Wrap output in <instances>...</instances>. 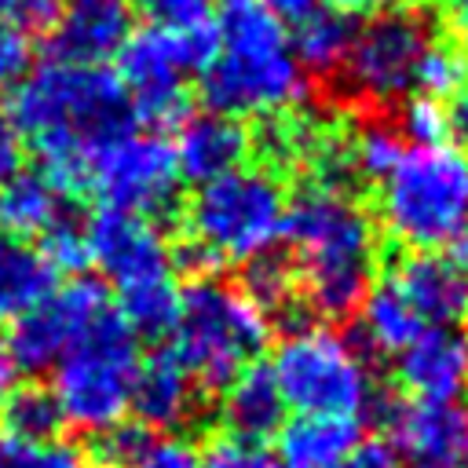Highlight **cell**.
<instances>
[{"label": "cell", "mask_w": 468, "mask_h": 468, "mask_svg": "<svg viewBox=\"0 0 468 468\" xmlns=\"http://www.w3.org/2000/svg\"><path fill=\"white\" fill-rule=\"evenodd\" d=\"M205 468H285L282 457L263 442V439H245L219 431L205 450H201Z\"/></svg>", "instance_id": "cell-31"}, {"label": "cell", "mask_w": 468, "mask_h": 468, "mask_svg": "<svg viewBox=\"0 0 468 468\" xmlns=\"http://www.w3.org/2000/svg\"><path fill=\"white\" fill-rule=\"evenodd\" d=\"M132 33L124 0H73L51 26V51L66 62H106Z\"/></svg>", "instance_id": "cell-18"}, {"label": "cell", "mask_w": 468, "mask_h": 468, "mask_svg": "<svg viewBox=\"0 0 468 468\" xmlns=\"http://www.w3.org/2000/svg\"><path fill=\"white\" fill-rule=\"evenodd\" d=\"M62 428L55 399L48 395V388H11L7 395H0V431L15 435V439H55V431Z\"/></svg>", "instance_id": "cell-28"}, {"label": "cell", "mask_w": 468, "mask_h": 468, "mask_svg": "<svg viewBox=\"0 0 468 468\" xmlns=\"http://www.w3.org/2000/svg\"><path fill=\"white\" fill-rule=\"evenodd\" d=\"M289 194L271 168L241 165L197 183L183 212V263L201 278L249 267L274 252L285 234Z\"/></svg>", "instance_id": "cell-4"}, {"label": "cell", "mask_w": 468, "mask_h": 468, "mask_svg": "<svg viewBox=\"0 0 468 468\" xmlns=\"http://www.w3.org/2000/svg\"><path fill=\"white\" fill-rule=\"evenodd\" d=\"M461 318H464V340H468V303H464V311H461Z\"/></svg>", "instance_id": "cell-47"}, {"label": "cell", "mask_w": 468, "mask_h": 468, "mask_svg": "<svg viewBox=\"0 0 468 468\" xmlns=\"http://www.w3.org/2000/svg\"><path fill=\"white\" fill-rule=\"evenodd\" d=\"M336 7H344V11H384V7H399L402 0H333Z\"/></svg>", "instance_id": "cell-44"}, {"label": "cell", "mask_w": 468, "mask_h": 468, "mask_svg": "<svg viewBox=\"0 0 468 468\" xmlns=\"http://www.w3.org/2000/svg\"><path fill=\"white\" fill-rule=\"evenodd\" d=\"M362 439V420L329 413H296L278 428V457L285 468H340Z\"/></svg>", "instance_id": "cell-20"}, {"label": "cell", "mask_w": 468, "mask_h": 468, "mask_svg": "<svg viewBox=\"0 0 468 468\" xmlns=\"http://www.w3.org/2000/svg\"><path fill=\"white\" fill-rule=\"evenodd\" d=\"M26 168V135L18 132L7 102H0V183Z\"/></svg>", "instance_id": "cell-40"}, {"label": "cell", "mask_w": 468, "mask_h": 468, "mask_svg": "<svg viewBox=\"0 0 468 468\" xmlns=\"http://www.w3.org/2000/svg\"><path fill=\"white\" fill-rule=\"evenodd\" d=\"M355 314H358V344L377 355H391V358L428 329L420 314L406 303V296L391 285L388 274L373 278Z\"/></svg>", "instance_id": "cell-25"}, {"label": "cell", "mask_w": 468, "mask_h": 468, "mask_svg": "<svg viewBox=\"0 0 468 468\" xmlns=\"http://www.w3.org/2000/svg\"><path fill=\"white\" fill-rule=\"evenodd\" d=\"M219 417H223V431H230V435L267 439L271 431H278L285 424V399H282L271 369L260 362L245 366L223 388Z\"/></svg>", "instance_id": "cell-22"}, {"label": "cell", "mask_w": 468, "mask_h": 468, "mask_svg": "<svg viewBox=\"0 0 468 468\" xmlns=\"http://www.w3.org/2000/svg\"><path fill=\"white\" fill-rule=\"evenodd\" d=\"M267 369L285 399V410L351 420L384 410L366 347L322 318L292 325L278 340Z\"/></svg>", "instance_id": "cell-7"}, {"label": "cell", "mask_w": 468, "mask_h": 468, "mask_svg": "<svg viewBox=\"0 0 468 468\" xmlns=\"http://www.w3.org/2000/svg\"><path fill=\"white\" fill-rule=\"evenodd\" d=\"M29 58H33L29 33L0 15V88L18 84L26 77V69H29Z\"/></svg>", "instance_id": "cell-36"}, {"label": "cell", "mask_w": 468, "mask_h": 468, "mask_svg": "<svg viewBox=\"0 0 468 468\" xmlns=\"http://www.w3.org/2000/svg\"><path fill=\"white\" fill-rule=\"evenodd\" d=\"M377 223L406 252H435L468 227V150L461 143L406 146L377 183Z\"/></svg>", "instance_id": "cell-6"}, {"label": "cell", "mask_w": 468, "mask_h": 468, "mask_svg": "<svg viewBox=\"0 0 468 468\" xmlns=\"http://www.w3.org/2000/svg\"><path fill=\"white\" fill-rule=\"evenodd\" d=\"M355 15L336 4H314L296 18V33L289 37L296 62L307 77H333L344 69V58L355 40Z\"/></svg>", "instance_id": "cell-24"}, {"label": "cell", "mask_w": 468, "mask_h": 468, "mask_svg": "<svg viewBox=\"0 0 468 468\" xmlns=\"http://www.w3.org/2000/svg\"><path fill=\"white\" fill-rule=\"evenodd\" d=\"M340 468H402V464H399V453H395L391 439H384V435H362L351 446V453L344 457Z\"/></svg>", "instance_id": "cell-39"}, {"label": "cell", "mask_w": 468, "mask_h": 468, "mask_svg": "<svg viewBox=\"0 0 468 468\" xmlns=\"http://www.w3.org/2000/svg\"><path fill=\"white\" fill-rule=\"evenodd\" d=\"M0 377H7V362H4V333H0Z\"/></svg>", "instance_id": "cell-46"}, {"label": "cell", "mask_w": 468, "mask_h": 468, "mask_svg": "<svg viewBox=\"0 0 468 468\" xmlns=\"http://www.w3.org/2000/svg\"><path fill=\"white\" fill-rule=\"evenodd\" d=\"M176 128L179 132L172 139V150L179 161V176L190 183H208L249 161L252 139H249V128L234 117L201 110L194 117H183Z\"/></svg>", "instance_id": "cell-17"}, {"label": "cell", "mask_w": 468, "mask_h": 468, "mask_svg": "<svg viewBox=\"0 0 468 468\" xmlns=\"http://www.w3.org/2000/svg\"><path fill=\"white\" fill-rule=\"evenodd\" d=\"M139 366L135 333L110 307L55 366L51 388L58 420L84 435H102L128 417Z\"/></svg>", "instance_id": "cell-8"}, {"label": "cell", "mask_w": 468, "mask_h": 468, "mask_svg": "<svg viewBox=\"0 0 468 468\" xmlns=\"http://www.w3.org/2000/svg\"><path fill=\"white\" fill-rule=\"evenodd\" d=\"M110 296L95 278H69L58 282L37 307L15 318L11 333L4 336V362L7 373H51V366L110 311Z\"/></svg>", "instance_id": "cell-11"}, {"label": "cell", "mask_w": 468, "mask_h": 468, "mask_svg": "<svg viewBox=\"0 0 468 468\" xmlns=\"http://www.w3.org/2000/svg\"><path fill=\"white\" fill-rule=\"evenodd\" d=\"M388 278L424 325H450L468 303V278L439 252H406Z\"/></svg>", "instance_id": "cell-19"}, {"label": "cell", "mask_w": 468, "mask_h": 468, "mask_svg": "<svg viewBox=\"0 0 468 468\" xmlns=\"http://www.w3.org/2000/svg\"><path fill=\"white\" fill-rule=\"evenodd\" d=\"M292 292L322 322L358 311L377 278L380 230L377 219L344 186L311 183L289 197L285 234Z\"/></svg>", "instance_id": "cell-2"}, {"label": "cell", "mask_w": 468, "mask_h": 468, "mask_svg": "<svg viewBox=\"0 0 468 468\" xmlns=\"http://www.w3.org/2000/svg\"><path fill=\"white\" fill-rule=\"evenodd\" d=\"M84 245H88V267H95L117 292L161 274H176L172 245L161 223L150 216L102 205L84 223Z\"/></svg>", "instance_id": "cell-13"}, {"label": "cell", "mask_w": 468, "mask_h": 468, "mask_svg": "<svg viewBox=\"0 0 468 468\" xmlns=\"http://www.w3.org/2000/svg\"><path fill=\"white\" fill-rule=\"evenodd\" d=\"M124 468H205L201 450L183 435H150Z\"/></svg>", "instance_id": "cell-35"}, {"label": "cell", "mask_w": 468, "mask_h": 468, "mask_svg": "<svg viewBox=\"0 0 468 468\" xmlns=\"http://www.w3.org/2000/svg\"><path fill=\"white\" fill-rule=\"evenodd\" d=\"M468 84V55L453 44V40H431L424 58H420V69H417V84H413V95H428V99H439L446 102L453 91H461Z\"/></svg>", "instance_id": "cell-29"}, {"label": "cell", "mask_w": 468, "mask_h": 468, "mask_svg": "<svg viewBox=\"0 0 468 468\" xmlns=\"http://www.w3.org/2000/svg\"><path fill=\"white\" fill-rule=\"evenodd\" d=\"M391 446L402 468H464L468 464V406L417 402L391 410Z\"/></svg>", "instance_id": "cell-14"}, {"label": "cell", "mask_w": 468, "mask_h": 468, "mask_svg": "<svg viewBox=\"0 0 468 468\" xmlns=\"http://www.w3.org/2000/svg\"><path fill=\"white\" fill-rule=\"evenodd\" d=\"M143 11L150 15L154 26H168V29L212 18L208 15V0H143Z\"/></svg>", "instance_id": "cell-38"}, {"label": "cell", "mask_w": 468, "mask_h": 468, "mask_svg": "<svg viewBox=\"0 0 468 468\" xmlns=\"http://www.w3.org/2000/svg\"><path fill=\"white\" fill-rule=\"evenodd\" d=\"M431 40L435 29L420 11L384 7L362 26H355V40L340 77L347 91L369 106L406 102L413 95L417 69Z\"/></svg>", "instance_id": "cell-10"}, {"label": "cell", "mask_w": 468, "mask_h": 468, "mask_svg": "<svg viewBox=\"0 0 468 468\" xmlns=\"http://www.w3.org/2000/svg\"><path fill=\"white\" fill-rule=\"evenodd\" d=\"M271 318L274 314L252 300L245 285L201 274L179 292L168 351L201 391H223L267 347Z\"/></svg>", "instance_id": "cell-5"}, {"label": "cell", "mask_w": 468, "mask_h": 468, "mask_svg": "<svg viewBox=\"0 0 468 468\" xmlns=\"http://www.w3.org/2000/svg\"><path fill=\"white\" fill-rule=\"evenodd\" d=\"M216 58L197 73L201 102L212 113L274 121L307 99V73L292 55L285 18L263 0H223Z\"/></svg>", "instance_id": "cell-3"}, {"label": "cell", "mask_w": 468, "mask_h": 468, "mask_svg": "<svg viewBox=\"0 0 468 468\" xmlns=\"http://www.w3.org/2000/svg\"><path fill=\"white\" fill-rule=\"evenodd\" d=\"M150 435H154V431H146L143 424H128V420H121V424H113L110 431L91 435L95 442H91V457H88V464H95V468H124V464L146 446Z\"/></svg>", "instance_id": "cell-34"}, {"label": "cell", "mask_w": 468, "mask_h": 468, "mask_svg": "<svg viewBox=\"0 0 468 468\" xmlns=\"http://www.w3.org/2000/svg\"><path fill=\"white\" fill-rule=\"evenodd\" d=\"M69 194L40 168H18L0 183V230L18 238H44L69 216Z\"/></svg>", "instance_id": "cell-21"}, {"label": "cell", "mask_w": 468, "mask_h": 468, "mask_svg": "<svg viewBox=\"0 0 468 468\" xmlns=\"http://www.w3.org/2000/svg\"><path fill=\"white\" fill-rule=\"evenodd\" d=\"M406 139V146H417V143H442L450 139V121H446V102L439 99H428V95H410L402 102V113H399V124H395Z\"/></svg>", "instance_id": "cell-32"}, {"label": "cell", "mask_w": 468, "mask_h": 468, "mask_svg": "<svg viewBox=\"0 0 468 468\" xmlns=\"http://www.w3.org/2000/svg\"><path fill=\"white\" fill-rule=\"evenodd\" d=\"M395 380L417 402H461L468 395V340L450 325H428L395 355Z\"/></svg>", "instance_id": "cell-15"}, {"label": "cell", "mask_w": 468, "mask_h": 468, "mask_svg": "<svg viewBox=\"0 0 468 468\" xmlns=\"http://www.w3.org/2000/svg\"><path fill=\"white\" fill-rule=\"evenodd\" d=\"M179 282L176 274H161L150 282H139L132 289L117 292V314L121 322L135 333V336H161L172 329L176 322V307H179Z\"/></svg>", "instance_id": "cell-27"}, {"label": "cell", "mask_w": 468, "mask_h": 468, "mask_svg": "<svg viewBox=\"0 0 468 468\" xmlns=\"http://www.w3.org/2000/svg\"><path fill=\"white\" fill-rule=\"evenodd\" d=\"M58 285L55 263L33 238L0 230V318H18Z\"/></svg>", "instance_id": "cell-23"}, {"label": "cell", "mask_w": 468, "mask_h": 468, "mask_svg": "<svg viewBox=\"0 0 468 468\" xmlns=\"http://www.w3.org/2000/svg\"><path fill=\"white\" fill-rule=\"evenodd\" d=\"M117 80L124 84L132 121L143 128H176L186 117V77L190 66L183 58L179 37L168 26L132 29L117 51Z\"/></svg>", "instance_id": "cell-12"}, {"label": "cell", "mask_w": 468, "mask_h": 468, "mask_svg": "<svg viewBox=\"0 0 468 468\" xmlns=\"http://www.w3.org/2000/svg\"><path fill=\"white\" fill-rule=\"evenodd\" d=\"M4 380H7V377H0V395H4Z\"/></svg>", "instance_id": "cell-48"}, {"label": "cell", "mask_w": 468, "mask_h": 468, "mask_svg": "<svg viewBox=\"0 0 468 468\" xmlns=\"http://www.w3.org/2000/svg\"><path fill=\"white\" fill-rule=\"evenodd\" d=\"M197 395L201 388L183 369V362L172 351H157L150 358H139L135 366L128 413H135V424H143L146 431L176 435L183 424H190L197 410Z\"/></svg>", "instance_id": "cell-16"}, {"label": "cell", "mask_w": 468, "mask_h": 468, "mask_svg": "<svg viewBox=\"0 0 468 468\" xmlns=\"http://www.w3.org/2000/svg\"><path fill=\"white\" fill-rule=\"evenodd\" d=\"M62 7H66V0H0V15L11 18L26 33L51 29L58 22Z\"/></svg>", "instance_id": "cell-37"}, {"label": "cell", "mask_w": 468, "mask_h": 468, "mask_svg": "<svg viewBox=\"0 0 468 468\" xmlns=\"http://www.w3.org/2000/svg\"><path fill=\"white\" fill-rule=\"evenodd\" d=\"M11 117L26 143L40 154V172L51 176L69 197L80 190L84 157L132 128V106L124 84L106 62H66L48 58L37 69H26L11 84Z\"/></svg>", "instance_id": "cell-1"}, {"label": "cell", "mask_w": 468, "mask_h": 468, "mask_svg": "<svg viewBox=\"0 0 468 468\" xmlns=\"http://www.w3.org/2000/svg\"><path fill=\"white\" fill-rule=\"evenodd\" d=\"M208 4H212V0H208Z\"/></svg>", "instance_id": "cell-50"}, {"label": "cell", "mask_w": 468, "mask_h": 468, "mask_svg": "<svg viewBox=\"0 0 468 468\" xmlns=\"http://www.w3.org/2000/svg\"><path fill=\"white\" fill-rule=\"evenodd\" d=\"M0 468H88V457L55 439H15L0 431Z\"/></svg>", "instance_id": "cell-30"}, {"label": "cell", "mask_w": 468, "mask_h": 468, "mask_svg": "<svg viewBox=\"0 0 468 468\" xmlns=\"http://www.w3.org/2000/svg\"><path fill=\"white\" fill-rule=\"evenodd\" d=\"M263 4H271L282 18H300L303 11H311L318 0H263Z\"/></svg>", "instance_id": "cell-43"}, {"label": "cell", "mask_w": 468, "mask_h": 468, "mask_svg": "<svg viewBox=\"0 0 468 468\" xmlns=\"http://www.w3.org/2000/svg\"><path fill=\"white\" fill-rule=\"evenodd\" d=\"M446 15H450V22H453V29H457L461 37H468V0H450V7H446Z\"/></svg>", "instance_id": "cell-45"}, {"label": "cell", "mask_w": 468, "mask_h": 468, "mask_svg": "<svg viewBox=\"0 0 468 468\" xmlns=\"http://www.w3.org/2000/svg\"><path fill=\"white\" fill-rule=\"evenodd\" d=\"M44 256L55 263L58 274H77L88 267V245H84V223H77L73 216L58 219L44 238H40Z\"/></svg>", "instance_id": "cell-33"}, {"label": "cell", "mask_w": 468, "mask_h": 468, "mask_svg": "<svg viewBox=\"0 0 468 468\" xmlns=\"http://www.w3.org/2000/svg\"><path fill=\"white\" fill-rule=\"evenodd\" d=\"M446 260L468 278V227H461V230L446 241Z\"/></svg>", "instance_id": "cell-42"}, {"label": "cell", "mask_w": 468, "mask_h": 468, "mask_svg": "<svg viewBox=\"0 0 468 468\" xmlns=\"http://www.w3.org/2000/svg\"><path fill=\"white\" fill-rule=\"evenodd\" d=\"M406 139L391 121H362L358 128L344 132V165H347V179H366V183H380L391 165L402 157Z\"/></svg>", "instance_id": "cell-26"}, {"label": "cell", "mask_w": 468, "mask_h": 468, "mask_svg": "<svg viewBox=\"0 0 468 468\" xmlns=\"http://www.w3.org/2000/svg\"><path fill=\"white\" fill-rule=\"evenodd\" d=\"M179 161L172 139L154 128H124L99 143L80 168V190L95 194L106 208L157 219L176 205Z\"/></svg>", "instance_id": "cell-9"}, {"label": "cell", "mask_w": 468, "mask_h": 468, "mask_svg": "<svg viewBox=\"0 0 468 468\" xmlns=\"http://www.w3.org/2000/svg\"><path fill=\"white\" fill-rule=\"evenodd\" d=\"M464 468H468V464H464Z\"/></svg>", "instance_id": "cell-49"}, {"label": "cell", "mask_w": 468, "mask_h": 468, "mask_svg": "<svg viewBox=\"0 0 468 468\" xmlns=\"http://www.w3.org/2000/svg\"><path fill=\"white\" fill-rule=\"evenodd\" d=\"M446 121H450V135L468 139V84L446 99Z\"/></svg>", "instance_id": "cell-41"}]
</instances>
